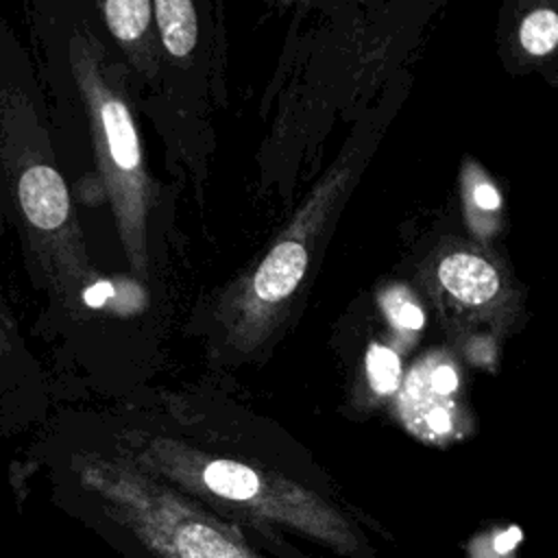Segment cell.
Returning <instances> with one entry per match:
<instances>
[{
  "mask_svg": "<svg viewBox=\"0 0 558 558\" xmlns=\"http://www.w3.org/2000/svg\"><path fill=\"white\" fill-rule=\"evenodd\" d=\"M438 279L456 299L477 305L490 301L499 290L497 270L471 253H453L438 266Z\"/></svg>",
  "mask_w": 558,
  "mask_h": 558,
  "instance_id": "4",
  "label": "cell"
},
{
  "mask_svg": "<svg viewBox=\"0 0 558 558\" xmlns=\"http://www.w3.org/2000/svg\"><path fill=\"white\" fill-rule=\"evenodd\" d=\"M109 296H113V286L109 281H98V283L83 290V303L89 305V307L105 305V301Z\"/></svg>",
  "mask_w": 558,
  "mask_h": 558,
  "instance_id": "13",
  "label": "cell"
},
{
  "mask_svg": "<svg viewBox=\"0 0 558 558\" xmlns=\"http://www.w3.org/2000/svg\"><path fill=\"white\" fill-rule=\"evenodd\" d=\"M381 307L386 310L388 318L399 327V329H410L416 331L425 323L423 310L408 296L405 290L392 288L386 294H381Z\"/></svg>",
  "mask_w": 558,
  "mask_h": 558,
  "instance_id": "10",
  "label": "cell"
},
{
  "mask_svg": "<svg viewBox=\"0 0 558 558\" xmlns=\"http://www.w3.org/2000/svg\"><path fill=\"white\" fill-rule=\"evenodd\" d=\"M432 388L438 397H449L458 388V373L449 364H440L432 373Z\"/></svg>",
  "mask_w": 558,
  "mask_h": 558,
  "instance_id": "11",
  "label": "cell"
},
{
  "mask_svg": "<svg viewBox=\"0 0 558 558\" xmlns=\"http://www.w3.org/2000/svg\"><path fill=\"white\" fill-rule=\"evenodd\" d=\"M521 46L534 54H547L558 44V15L551 9H538L530 13L519 28Z\"/></svg>",
  "mask_w": 558,
  "mask_h": 558,
  "instance_id": "8",
  "label": "cell"
},
{
  "mask_svg": "<svg viewBox=\"0 0 558 558\" xmlns=\"http://www.w3.org/2000/svg\"><path fill=\"white\" fill-rule=\"evenodd\" d=\"M473 201L480 209H486V211H495L501 205L499 192L490 183H477L473 190Z\"/></svg>",
  "mask_w": 558,
  "mask_h": 558,
  "instance_id": "12",
  "label": "cell"
},
{
  "mask_svg": "<svg viewBox=\"0 0 558 558\" xmlns=\"http://www.w3.org/2000/svg\"><path fill=\"white\" fill-rule=\"evenodd\" d=\"M366 373L375 392L379 395L392 392L401 379L399 355L384 344H371L366 353Z\"/></svg>",
  "mask_w": 558,
  "mask_h": 558,
  "instance_id": "9",
  "label": "cell"
},
{
  "mask_svg": "<svg viewBox=\"0 0 558 558\" xmlns=\"http://www.w3.org/2000/svg\"><path fill=\"white\" fill-rule=\"evenodd\" d=\"M15 37L0 22V214L48 281L70 270L63 238L70 194L50 161L33 85L20 70Z\"/></svg>",
  "mask_w": 558,
  "mask_h": 558,
  "instance_id": "2",
  "label": "cell"
},
{
  "mask_svg": "<svg viewBox=\"0 0 558 558\" xmlns=\"http://www.w3.org/2000/svg\"><path fill=\"white\" fill-rule=\"evenodd\" d=\"M153 2L148 0H109L102 4L105 22L120 41L137 39L150 20Z\"/></svg>",
  "mask_w": 558,
  "mask_h": 558,
  "instance_id": "7",
  "label": "cell"
},
{
  "mask_svg": "<svg viewBox=\"0 0 558 558\" xmlns=\"http://www.w3.org/2000/svg\"><path fill=\"white\" fill-rule=\"evenodd\" d=\"M92 102L96 105V118H98L102 146L107 148L109 161L122 172L137 170L140 168L137 133L124 102L113 98L105 89H96L92 94Z\"/></svg>",
  "mask_w": 558,
  "mask_h": 558,
  "instance_id": "3",
  "label": "cell"
},
{
  "mask_svg": "<svg viewBox=\"0 0 558 558\" xmlns=\"http://www.w3.org/2000/svg\"><path fill=\"white\" fill-rule=\"evenodd\" d=\"M157 13V24L166 48L174 57L187 54L196 46V11L187 0H157L153 4Z\"/></svg>",
  "mask_w": 558,
  "mask_h": 558,
  "instance_id": "6",
  "label": "cell"
},
{
  "mask_svg": "<svg viewBox=\"0 0 558 558\" xmlns=\"http://www.w3.org/2000/svg\"><path fill=\"white\" fill-rule=\"evenodd\" d=\"M78 512L120 558H270L183 493L124 466L81 471Z\"/></svg>",
  "mask_w": 558,
  "mask_h": 558,
  "instance_id": "1",
  "label": "cell"
},
{
  "mask_svg": "<svg viewBox=\"0 0 558 558\" xmlns=\"http://www.w3.org/2000/svg\"><path fill=\"white\" fill-rule=\"evenodd\" d=\"M307 266V253L301 242H281L277 244L262 266L255 272L253 288L255 294L264 301H279L294 292L299 281L303 279Z\"/></svg>",
  "mask_w": 558,
  "mask_h": 558,
  "instance_id": "5",
  "label": "cell"
}]
</instances>
